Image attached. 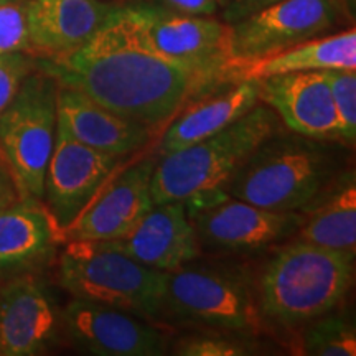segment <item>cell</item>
<instances>
[{"mask_svg": "<svg viewBox=\"0 0 356 356\" xmlns=\"http://www.w3.org/2000/svg\"><path fill=\"white\" fill-rule=\"evenodd\" d=\"M302 211L305 218L297 231L299 241L355 254L356 180L353 170L332 180Z\"/></svg>", "mask_w": 356, "mask_h": 356, "instance_id": "cell-21", "label": "cell"}, {"mask_svg": "<svg viewBox=\"0 0 356 356\" xmlns=\"http://www.w3.org/2000/svg\"><path fill=\"white\" fill-rule=\"evenodd\" d=\"M60 83L37 63L0 113V152L15 177L22 198L43 202L44 173L56 137Z\"/></svg>", "mask_w": 356, "mask_h": 356, "instance_id": "cell-6", "label": "cell"}, {"mask_svg": "<svg viewBox=\"0 0 356 356\" xmlns=\"http://www.w3.org/2000/svg\"><path fill=\"white\" fill-rule=\"evenodd\" d=\"M37 63L63 86L149 129L162 127L200 92L229 79L155 50L126 6L78 51Z\"/></svg>", "mask_w": 356, "mask_h": 356, "instance_id": "cell-1", "label": "cell"}, {"mask_svg": "<svg viewBox=\"0 0 356 356\" xmlns=\"http://www.w3.org/2000/svg\"><path fill=\"white\" fill-rule=\"evenodd\" d=\"M118 8L108 0H26L29 55L51 61L78 51Z\"/></svg>", "mask_w": 356, "mask_h": 356, "instance_id": "cell-15", "label": "cell"}, {"mask_svg": "<svg viewBox=\"0 0 356 356\" xmlns=\"http://www.w3.org/2000/svg\"><path fill=\"white\" fill-rule=\"evenodd\" d=\"M61 231L42 200L22 198L0 211V270L22 269L47 259Z\"/></svg>", "mask_w": 356, "mask_h": 356, "instance_id": "cell-20", "label": "cell"}, {"mask_svg": "<svg viewBox=\"0 0 356 356\" xmlns=\"http://www.w3.org/2000/svg\"><path fill=\"white\" fill-rule=\"evenodd\" d=\"M279 126L277 114L262 102L215 136L162 155L150 185L154 203L185 202L222 190L249 155L280 131Z\"/></svg>", "mask_w": 356, "mask_h": 356, "instance_id": "cell-4", "label": "cell"}, {"mask_svg": "<svg viewBox=\"0 0 356 356\" xmlns=\"http://www.w3.org/2000/svg\"><path fill=\"white\" fill-rule=\"evenodd\" d=\"M202 251L256 252L292 238L304 211H275L229 197L222 190L185 200Z\"/></svg>", "mask_w": 356, "mask_h": 356, "instance_id": "cell-8", "label": "cell"}, {"mask_svg": "<svg viewBox=\"0 0 356 356\" xmlns=\"http://www.w3.org/2000/svg\"><path fill=\"white\" fill-rule=\"evenodd\" d=\"M121 162L122 157L91 149L56 126L55 145L44 173L43 200L61 238Z\"/></svg>", "mask_w": 356, "mask_h": 356, "instance_id": "cell-11", "label": "cell"}, {"mask_svg": "<svg viewBox=\"0 0 356 356\" xmlns=\"http://www.w3.org/2000/svg\"><path fill=\"white\" fill-rule=\"evenodd\" d=\"M58 126L81 144L99 152L126 157L152 136V129L114 113L78 89L60 84L56 97Z\"/></svg>", "mask_w": 356, "mask_h": 356, "instance_id": "cell-19", "label": "cell"}, {"mask_svg": "<svg viewBox=\"0 0 356 356\" xmlns=\"http://www.w3.org/2000/svg\"><path fill=\"white\" fill-rule=\"evenodd\" d=\"M20 200L22 193L15 177H13L10 167H8L7 160L0 152V211L20 202Z\"/></svg>", "mask_w": 356, "mask_h": 356, "instance_id": "cell-30", "label": "cell"}, {"mask_svg": "<svg viewBox=\"0 0 356 356\" xmlns=\"http://www.w3.org/2000/svg\"><path fill=\"white\" fill-rule=\"evenodd\" d=\"M20 51L29 53L26 0L0 3V56Z\"/></svg>", "mask_w": 356, "mask_h": 356, "instance_id": "cell-25", "label": "cell"}, {"mask_svg": "<svg viewBox=\"0 0 356 356\" xmlns=\"http://www.w3.org/2000/svg\"><path fill=\"white\" fill-rule=\"evenodd\" d=\"M60 328L61 314L32 275L0 286V356L44 353Z\"/></svg>", "mask_w": 356, "mask_h": 356, "instance_id": "cell-16", "label": "cell"}, {"mask_svg": "<svg viewBox=\"0 0 356 356\" xmlns=\"http://www.w3.org/2000/svg\"><path fill=\"white\" fill-rule=\"evenodd\" d=\"M177 320L228 332H257L262 314L241 275L186 264L167 275L163 309Z\"/></svg>", "mask_w": 356, "mask_h": 356, "instance_id": "cell-7", "label": "cell"}, {"mask_svg": "<svg viewBox=\"0 0 356 356\" xmlns=\"http://www.w3.org/2000/svg\"><path fill=\"white\" fill-rule=\"evenodd\" d=\"M175 355L180 356H241L249 355V346L221 335L188 337L177 343Z\"/></svg>", "mask_w": 356, "mask_h": 356, "instance_id": "cell-27", "label": "cell"}, {"mask_svg": "<svg viewBox=\"0 0 356 356\" xmlns=\"http://www.w3.org/2000/svg\"><path fill=\"white\" fill-rule=\"evenodd\" d=\"M37 68V58L29 53H8L0 56V113L19 91L20 84Z\"/></svg>", "mask_w": 356, "mask_h": 356, "instance_id": "cell-26", "label": "cell"}, {"mask_svg": "<svg viewBox=\"0 0 356 356\" xmlns=\"http://www.w3.org/2000/svg\"><path fill=\"white\" fill-rule=\"evenodd\" d=\"M61 328L76 348L97 356H159L167 335L147 318L115 307L73 299L61 312Z\"/></svg>", "mask_w": 356, "mask_h": 356, "instance_id": "cell-12", "label": "cell"}, {"mask_svg": "<svg viewBox=\"0 0 356 356\" xmlns=\"http://www.w3.org/2000/svg\"><path fill=\"white\" fill-rule=\"evenodd\" d=\"M167 275L109 241L70 239L60 257V282L73 299L115 307L147 320L162 314Z\"/></svg>", "mask_w": 356, "mask_h": 356, "instance_id": "cell-5", "label": "cell"}, {"mask_svg": "<svg viewBox=\"0 0 356 356\" xmlns=\"http://www.w3.org/2000/svg\"><path fill=\"white\" fill-rule=\"evenodd\" d=\"M335 172V154L322 140L277 131L249 155L222 191L266 210L302 211Z\"/></svg>", "mask_w": 356, "mask_h": 356, "instance_id": "cell-2", "label": "cell"}, {"mask_svg": "<svg viewBox=\"0 0 356 356\" xmlns=\"http://www.w3.org/2000/svg\"><path fill=\"white\" fill-rule=\"evenodd\" d=\"M302 338V353L312 356H355V325L340 315H322L312 320Z\"/></svg>", "mask_w": 356, "mask_h": 356, "instance_id": "cell-23", "label": "cell"}, {"mask_svg": "<svg viewBox=\"0 0 356 356\" xmlns=\"http://www.w3.org/2000/svg\"><path fill=\"white\" fill-rule=\"evenodd\" d=\"M259 101L269 106L291 132L317 140H341L340 121L325 71L256 78Z\"/></svg>", "mask_w": 356, "mask_h": 356, "instance_id": "cell-14", "label": "cell"}, {"mask_svg": "<svg viewBox=\"0 0 356 356\" xmlns=\"http://www.w3.org/2000/svg\"><path fill=\"white\" fill-rule=\"evenodd\" d=\"M109 243L140 264L163 273L191 264L202 254L184 202L154 203L126 236Z\"/></svg>", "mask_w": 356, "mask_h": 356, "instance_id": "cell-17", "label": "cell"}, {"mask_svg": "<svg viewBox=\"0 0 356 356\" xmlns=\"http://www.w3.org/2000/svg\"><path fill=\"white\" fill-rule=\"evenodd\" d=\"M280 0H222L221 20L233 25L236 22L246 19L252 13L264 10V8L274 6Z\"/></svg>", "mask_w": 356, "mask_h": 356, "instance_id": "cell-28", "label": "cell"}, {"mask_svg": "<svg viewBox=\"0 0 356 356\" xmlns=\"http://www.w3.org/2000/svg\"><path fill=\"white\" fill-rule=\"evenodd\" d=\"M353 264L351 252L296 239L275 252L261 275V314L284 327L322 317L348 292Z\"/></svg>", "mask_w": 356, "mask_h": 356, "instance_id": "cell-3", "label": "cell"}, {"mask_svg": "<svg viewBox=\"0 0 356 356\" xmlns=\"http://www.w3.org/2000/svg\"><path fill=\"white\" fill-rule=\"evenodd\" d=\"M330 70H356L355 29L307 40L277 55L241 66L239 74L246 78H266L299 71Z\"/></svg>", "mask_w": 356, "mask_h": 356, "instance_id": "cell-22", "label": "cell"}, {"mask_svg": "<svg viewBox=\"0 0 356 356\" xmlns=\"http://www.w3.org/2000/svg\"><path fill=\"white\" fill-rule=\"evenodd\" d=\"M129 10L155 50L220 76H241L231 56V25L226 22L155 6H131Z\"/></svg>", "mask_w": 356, "mask_h": 356, "instance_id": "cell-10", "label": "cell"}, {"mask_svg": "<svg viewBox=\"0 0 356 356\" xmlns=\"http://www.w3.org/2000/svg\"><path fill=\"white\" fill-rule=\"evenodd\" d=\"M157 160H142L108 181L65 231L63 239L114 241L126 236L154 207L150 185Z\"/></svg>", "mask_w": 356, "mask_h": 356, "instance_id": "cell-13", "label": "cell"}, {"mask_svg": "<svg viewBox=\"0 0 356 356\" xmlns=\"http://www.w3.org/2000/svg\"><path fill=\"white\" fill-rule=\"evenodd\" d=\"M163 8L184 15H215L222 0H160Z\"/></svg>", "mask_w": 356, "mask_h": 356, "instance_id": "cell-29", "label": "cell"}, {"mask_svg": "<svg viewBox=\"0 0 356 356\" xmlns=\"http://www.w3.org/2000/svg\"><path fill=\"white\" fill-rule=\"evenodd\" d=\"M259 81L236 76L195 96L170 122L160 142V155L208 139L241 119L259 104Z\"/></svg>", "mask_w": 356, "mask_h": 356, "instance_id": "cell-18", "label": "cell"}, {"mask_svg": "<svg viewBox=\"0 0 356 356\" xmlns=\"http://www.w3.org/2000/svg\"><path fill=\"white\" fill-rule=\"evenodd\" d=\"M338 22V0H280L231 25L236 68L327 35Z\"/></svg>", "mask_w": 356, "mask_h": 356, "instance_id": "cell-9", "label": "cell"}, {"mask_svg": "<svg viewBox=\"0 0 356 356\" xmlns=\"http://www.w3.org/2000/svg\"><path fill=\"white\" fill-rule=\"evenodd\" d=\"M338 121L341 140L353 144L356 137V70L325 71Z\"/></svg>", "mask_w": 356, "mask_h": 356, "instance_id": "cell-24", "label": "cell"}, {"mask_svg": "<svg viewBox=\"0 0 356 356\" xmlns=\"http://www.w3.org/2000/svg\"><path fill=\"white\" fill-rule=\"evenodd\" d=\"M6 2H13V0H0V3H6Z\"/></svg>", "mask_w": 356, "mask_h": 356, "instance_id": "cell-31", "label": "cell"}]
</instances>
